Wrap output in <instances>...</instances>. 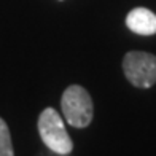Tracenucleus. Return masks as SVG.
I'll return each instance as SVG.
<instances>
[{
  "label": "nucleus",
  "instance_id": "7ed1b4c3",
  "mask_svg": "<svg viewBox=\"0 0 156 156\" xmlns=\"http://www.w3.org/2000/svg\"><path fill=\"white\" fill-rule=\"evenodd\" d=\"M123 72L132 86L150 88L156 83V56L145 51H129L123 59Z\"/></svg>",
  "mask_w": 156,
  "mask_h": 156
},
{
  "label": "nucleus",
  "instance_id": "f257e3e1",
  "mask_svg": "<svg viewBox=\"0 0 156 156\" xmlns=\"http://www.w3.org/2000/svg\"><path fill=\"white\" fill-rule=\"evenodd\" d=\"M38 132L43 144L56 154H70L73 148L72 139L66 131L64 119L54 108L48 107L40 113L38 118Z\"/></svg>",
  "mask_w": 156,
  "mask_h": 156
},
{
  "label": "nucleus",
  "instance_id": "20e7f679",
  "mask_svg": "<svg viewBox=\"0 0 156 156\" xmlns=\"http://www.w3.org/2000/svg\"><path fill=\"white\" fill-rule=\"evenodd\" d=\"M126 26L137 35L156 34V15L148 8H134L127 13Z\"/></svg>",
  "mask_w": 156,
  "mask_h": 156
},
{
  "label": "nucleus",
  "instance_id": "f03ea898",
  "mask_svg": "<svg viewBox=\"0 0 156 156\" xmlns=\"http://www.w3.org/2000/svg\"><path fill=\"white\" fill-rule=\"evenodd\" d=\"M61 107L66 121L73 127H86L94 115L89 93L78 84H72L64 91Z\"/></svg>",
  "mask_w": 156,
  "mask_h": 156
},
{
  "label": "nucleus",
  "instance_id": "39448f33",
  "mask_svg": "<svg viewBox=\"0 0 156 156\" xmlns=\"http://www.w3.org/2000/svg\"><path fill=\"white\" fill-rule=\"evenodd\" d=\"M0 156H15L10 129L2 118H0Z\"/></svg>",
  "mask_w": 156,
  "mask_h": 156
}]
</instances>
